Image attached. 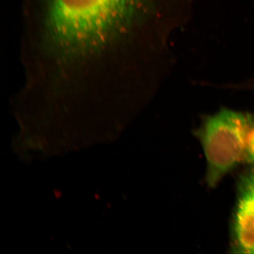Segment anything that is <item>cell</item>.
<instances>
[{
	"instance_id": "cell-3",
	"label": "cell",
	"mask_w": 254,
	"mask_h": 254,
	"mask_svg": "<svg viewBox=\"0 0 254 254\" xmlns=\"http://www.w3.org/2000/svg\"><path fill=\"white\" fill-rule=\"evenodd\" d=\"M230 240L232 253L254 254V166L249 167L237 180Z\"/></svg>"
},
{
	"instance_id": "cell-4",
	"label": "cell",
	"mask_w": 254,
	"mask_h": 254,
	"mask_svg": "<svg viewBox=\"0 0 254 254\" xmlns=\"http://www.w3.org/2000/svg\"><path fill=\"white\" fill-rule=\"evenodd\" d=\"M245 163L250 166H254V115H252L248 132Z\"/></svg>"
},
{
	"instance_id": "cell-1",
	"label": "cell",
	"mask_w": 254,
	"mask_h": 254,
	"mask_svg": "<svg viewBox=\"0 0 254 254\" xmlns=\"http://www.w3.org/2000/svg\"><path fill=\"white\" fill-rule=\"evenodd\" d=\"M158 0H23L26 91L130 90Z\"/></svg>"
},
{
	"instance_id": "cell-2",
	"label": "cell",
	"mask_w": 254,
	"mask_h": 254,
	"mask_svg": "<svg viewBox=\"0 0 254 254\" xmlns=\"http://www.w3.org/2000/svg\"><path fill=\"white\" fill-rule=\"evenodd\" d=\"M251 114L222 109L205 118L197 131L206 163L205 182L215 188L245 163Z\"/></svg>"
}]
</instances>
